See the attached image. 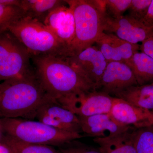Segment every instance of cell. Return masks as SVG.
<instances>
[{
  "mask_svg": "<svg viewBox=\"0 0 153 153\" xmlns=\"http://www.w3.org/2000/svg\"><path fill=\"white\" fill-rule=\"evenodd\" d=\"M140 50L153 59V30L151 31L149 36L142 42Z\"/></svg>",
  "mask_w": 153,
  "mask_h": 153,
  "instance_id": "484cf974",
  "label": "cell"
},
{
  "mask_svg": "<svg viewBox=\"0 0 153 153\" xmlns=\"http://www.w3.org/2000/svg\"><path fill=\"white\" fill-rule=\"evenodd\" d=\"M0 131H1V130H0Z\"/></svg>",
  "mask_w": 153,
  "mask_h": 153,
  "instance_id": "4dcf8cb0",
  "label": "cell"
},
{
  "mask_svg": "<svg viewBox=\"0 0 153 153\" xmlns=\"http://www.w3.org/2000/svg\"><path fill=\"white\" fill-rule=\"evenodd\" d=\"M134 143L137 153H153V125L136 128Z\"/></svg>",
  "mask_w": 153,
  "mask_h": 153,
  "instance_id": "44dd1931",
  "label": "cell"
},
{
  "mask_svg": "<svg viewBox=\"0 0 153 153\" xmlns=\"http://www.w3.org/2000/svg\"><path fill=\"white\" fill-rule=\"evenodd\" d=\"M152 0H131L128 16L141 22L146 16Z\"/></svg>",
  "mask_w": 153,
  "mask_h": 153,
  "instance_id": "cb8c5ba5",
  "label": "cell"
},
{
  "mask_svg": "<svg viewBox=\"0 0 153 153\" xmlns=\"http://www.w3.org/2000/svg\"><path fill=\"white\" fill-rule=\"evenodd\" d=\"M44 24L67 49L68 57L75 35L72 10L66 2L52 10L45 19Z\"/></svg>",
  "mask_w": 153,
  "mask_h": 153,
  "instance_id": "8fae6325",
  "label": "cell"
},
{
  "mask_svg": "<svg viewBox=\"0 0 153 153\" xmlns=\"http://www.w3.org/2000/svg\"><path fill=\"white\" fill-rule=\"evenodd\" d=\"M110 114L118 122L139 128L153 125V111L134 106L114 97Z\"/></svg>",
  "mask_w": 153,
  "mask_h": 153,
  "instance_id": "5bb4252c",
  "label": "cell"
},
{
  "mask_svg": "<svg viewBox=\"0 0 153 153\" xmlns=\"http://www.w3.org/2000/svg\"><path fill=\"white\" fill-rule=\"evenodd\" d=\"M131 69L138 85L153 83V59L137 51L126 63Z\"/></svg>",
  "mask_w": 153,
  "mask_h": 153,
  "instance_id": "ac0fdd59",
  "label": "cell"
},
{
  "mask_svg": "<svg viewBox=\"0 0 153 153\" xmlns=\"http://www.w3.org/2000/svg\"><path fill=\"white\" fill-rule=\"evenodd\" d=\"M47 95L35 71L3 81L0 82V118L33 119Z\"/></svg>",
  "mask_w": 153,
  "mask_h": 153,
  "instance_id": "7a4b0ae2",
  "label": "cell"
},
{
  "mask_svg": "<svg viewBox=\"0 0 153 153\" xmlns=\"http://www.w3.org/2000/svg\"><path fill=\"white\" fill-rule=\"evenodd\" d=\"M0 153H10L7 148L0 142Z\"/></svg>",
  "mask_w": 153,
  "mask_h": 153,
  "instance_id": "f1b7e54d",
  "label": "cell"
},
{
  "mask_svg": "<svg viewBox=\"0 0 153 153\" xmlns=\"http://www.w3.org/2000/svg\"><path fill=\"white\" fill-rule=\"evenodd\" d=\"M0 4L4 5L16 6L22 8V0H0Z\"/></svg>",
  "mask_w": 153,
  "mask_h": 153,
  "instance_id": "83f0119b",
  "label": "cell"
},
{
  "mask_svg": "<svg viewBox=\"0 0 153 153\" xmlns=\"http://www.w3.org/2000/svg\"><path fill=\"white\" fill-rule=\"evenodd\" d=\"M65 58L98 90L108 62L98 47L91 46Z\"/></svg>",
  "mask_w": 153,
  "mask_h": 153,
  "instance_id": "9c48e42d",
  "label": "cell"
},
{
  "mask_svg": "<svg viewBox=\"0 0 153 153\" xmlns=\"http://www.w3.org/2000/svg\"><path fill=\"white\" fill-rule=\"evenodd\" d=\"M137 85L131 69L126 63L111 62L108 63L99 89L115 97L128 87Z\"/></svg>",
  "mask_w": 153,
  "mask_h": 153,
  "instance_id": "7c38bea8",
  "label": "cell"
},
{
  "mask_svg": "<svg viewBox=\"0 0 153 153\" xmlns=\"http://www.w3.org/2000/svg\"><path fill=\"white\" fill-rule=\"evenodd\" d=\"M152 30H153V27L152 28Z\"/></svg>",
  "mask_w": 153,
  "mask_h": 153,
  "instance_id": "f546056e",
  "label": "cell"
},
{
  "mask_svg": "<svg viewBox=\"0 0 153 153\" xmlns=\"http://www.w3.org/2000/svg\"><path fill=\"white\" fill-rule=\"evenodd\" d=\"M115 97L121 99L134 106L153 111V83L131 86Z\"/></svg>",
  "mask_w": 153,
  "mask_h": 153,
  "instance_id": "e0dca14e",
  "label": "cell"
},
{
  "mask_svg": "<svg viewBox=\"0 0 153 153\" xmlns=\"http://www.w3.org/2000/svg\"><path fill=\"white\" fill-rule=\"evenodd\" d=\"M103 32L112 34L122 40L132 44L142 42L150 33L151 29L129 16L118 18L109 16L105 12L103 19Z\"/></svg>",
  "mask_w": 153,
  "mask_h": 153,
  "instance_id": "30bf717a",
  "label": "cell"
},
{
  "mask_svg": "<svg viewBox=\"0 0 153 153\" xmlns=\"http://www.w3.org/2000/svg\"><path fill=\"white\" fill-rule=\"evenodd\" d=\"M113 100V97L100 91L91 90L66 96L56 100L78 117H83L109 113Z\"/></svg>",
  "mask_w": 153,
  "mask_h": 153,
  "instance_id": "52a82bcc",
  "label": "cell"
},
{
  "mask_svg": "<svg viewBox=\"0 0 153 153\" xmlns=\"http://www.w3.org/2000/svg\"><path fill=\"white\" fill-rule=\"evenodd\" d=\"M8 30L27 48L31 57H68L66 48L43 23L36 19L25 16L10 26Z\"/></svg>",
  "mask_w": 153,
  "mask_h": 153,
  "instance_id": "5b68a950",
  "label": "cell"
},
{
  "mask_svg": "<svg viewBox=\"0 0 153 153\" xmlns=\"http://www.w3.org/2000/svg\"><path fill=\"white\" fill-rule=\"evenodd\" d=\"M60 0H22V8L26 16L44 24L47 16L52 10L65 4Z\"/></svg>",
  "mask_w": 153,
  "mask_h": 153,
  "instance_id": "d6986e66",
  "label": "cell"
},
{
  "mask_svg": "<svg viewBox=\"0 0 153 153\" xmlns=\"http://www.w3.org/2000/svg\"><path fill=\"white\" fill-rule=\"evenodd\" d=\"M25 16L22 8L0 4V33L8 30L10 26Z\"/></svg>",
  "mask_w": 153,
  "mask_h": 153,
  "instance_id": "7402d4cb",
  "label": "cell"
},
{
  "mask_svg": "<svg viewBox=\"0 0 153 153\" xmlns=\"http://www.w3.org/2000/svg\"><path fill=\"white\" fill-rule=\"evenodd\" d=\"M62 146L63 147L58 151L60 153H102L99 149L77 142L75 140Z\"/></svg>",
  "mask_w": 153,
  "mask_h": 153,
  "instance_id": "d4e9b609",
  "label": "cell"
},
{
  "mask_svg": "<svg viewBox=\"0 0 153 153\" xmlns=\"http://www.w3.org/2000/svg\"><path fill=\"white\" fill-rule=\"evenodd\" d=\"M131 0H105V12L109 16L118 18L128 10Z\"/></svg>",
  "mask_w": 153,
  "mask_h": 153,
  "instance_id": "603a6c76",
  "label": "cell"
},
{
  "mask_svg": "<svg viewBox=\"0 0 153 153\" xmlns=\"http://www.w3.org/2000/svg\"><path fill=\"white\" fill-rule=\"evenodd\" d=\"M96 43L108 63H127L140 48L138 44L128 43L112 34L105 33L100 35Z\"/></svg>",
  "mask_w": 153,
  "mask_h": 153,
  "instance_id": "9a60e30c",
  "label": "cell"
},
{
  "mask_svg": "<svg viewBox=\"0 0 153 153\" xmlns=\"http://www.w3.org/2000/svg\"><path fill=\"white\" fill-rule=\"evenodd\" d=\"M140 23L149 29L153 27V0H152L147 12Z\"/></svg>",
  "mask_w": 153,
  "mask_h": 153,
  "instance_id": "4316f807",
  "label": "cell"
},
{
  "mask_svg": "<svg viewBox=\"0 0 153 153\" xmlns=\"http://www.w3.org/2000/svg\"><path fill=\"white\" fill-rule=\"evenodd\" d=\"M0 130L25 142L62 146L83 137L81 134L60 130L41 122L22 118H0Z\"/></svg>",
  "mask_w": 153,
  "mask_h": 153,
  "instance_id": "277c9868",
  "label": "cell"
},
{
  "mask_svg": "<svg viewBox=\"0 0 153 153\" xmlns=\"http://www.w3.org/2000/svg\"><path fill=\"white\" fill-rule=\"evenodd\" d=\"M36 118L55 128L82 134L79 118L48 94L38 108Z\"/></svg>",
  "mask_w": 153,
  "mask_h": 153,
  "instance_id": "ba28073f",
  "label": "cell"
},
{
  "mask_svg": "<svg viewBox=\"0 0 153 153\" xmlns=\"http://www.w3.org/2000/svg\"><path fill=\"white\" fill-rule=\"evenodd\" d=\"M31 55L9 30L0 33V82L32 73Z\"/></svg>",
  "mask_w": 153,
  "mask_h": 153,
  "instance_id": "8992f818",
  "label": "cell"
},
{
  "mask_svg": "<svg viewBox=\"0 0 153 153\" xmlns=\"http://www.w3.org/2000/svg\"><path fill=\"white\" fill-rule=\"evenodd\" d=\"M35 74L46 93L58 99L96 90L74 66L64 57L53 55L32 56Z\"/></svg>",
  "mask_w": 153,
  "mask_h": 153,
  "instance_id": "6da1fadb",
  "label": "cell"
},
{
  "mask_svg": "<svg viewBox=\"0 0 153 153\" xmlns=\"http://www.w3.org/2000/svg\"><path fill=\"white\" fill-rule=\"evenodd\" d=\"M79 118L82 133L94 138L113 136L132 127L118 122L110 113Z\"/></svg>",
  "mask_w": 153,
  "mask_h": 153,
  "instance_id": "4fadbf2b",
  "label": "cell"
},
{
  "mask_svg": "<svg viewBox=\"0 0 153 153\" xmlns=\"http://www.w3.org/2000/svg\"><path fill=\"white\" fill-rule=\"evenodd\" d=\"M136 128L132 127L113 136L94 138L93 141L102 153H137L134 143Z\"/></svg>",
  "mask_w": 153,
  "mask_h": 153,
  "instance_id": "2e32d148",
  "label": "cell"
},
{
  "mask_svg": "<svg viewBox=\"0 0 153 153\" xmlns=\"http://www.w3.org/2000/svg\"><path fill=\"white\" fill-rule=\"evenodd\" d=\"M0 142L7 148L10 153H60L50 146L25 142L8 135L0 137Z\"/></svg>",
  "mask_w": 153,
  "mask_h": 153,
  "instance_id": "ffe728a7",
  "label": "cell"
},
{
  "mask_svg": "<svg viewBox=\"0 0 153 153\" xmlns=\"http://www.w3.org/2000/svg\"><path fill=\"white\" fill-rule=\"evenodd\" d=\"M74 15L75 35L69 56L93 46L102 33L105 14L104 1L66 0Z\"/></svg>",
  "mask_w": 153,
  "mask_h": 153,
  "instance_id": "3957f363",
  "label": "cell"
}]
</instances>
